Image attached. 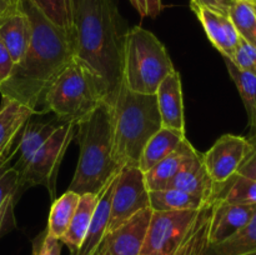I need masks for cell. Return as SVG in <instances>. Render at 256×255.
I'll return each instance as SVG.
<instances>
[{"label": "cell", "mask_w": 256, "mask_h": 255, "mask_svg": "<svg viewBox=\"0 0 256 255\" xmlns=\"http://www.w3.org/2000/svg\"><path fill=\"white\" fill-rule=\"evenodd\" d=\"M79 162L69 190L82 195L99 194L119 172L112 159V106L102 102L88 119L76 125Z\"/></svg>", "instance_id": "obj_4"}, {"label": "cell", "mask_w": 256, "mask_h": 255, "mask_svg": "<svg viewBox=\"0 0 256 255\" xmlns=\"http://www.w3.org/2000/svg\"><path fill=\"white\" fill-rule=\"evenodd\" d=\"M175 70L166 48L149 30H126L122 46V82L129 90L155 95L160 82Z\"/></svg>", "instance_id": "obj_6"}, {"label": "cell", "mask_w": 256, "mask_h": 255, "mask_svg": "<svg viewBox=\"0 0 256 255\" xmlns=\"http://www.w3.org/2000/svg\"><path fill=\"white\" fill-rule=\"evenodd\" d=\"M152 208L142 210L110 230L102 238L95 255H140L152 219Z\"/></svg>", "instance_id": "obj_11"}, {"label": "cell", "mask_w": 256, "mask_h": 255, "mask_svg": "<svg viewBox=\"0 0 256 255\" xmlns=\"http://www.w3.org/2000/svg\"><path fill=\"white\" fill-rule=\"evenodd\" d=\"M130 2L142 18H156L162 10V0H130Z\"/></svg>", "instance_id": "obj_32"}, {"label": "cell", "mask_w": 256, "mask_h": 255, "mask_svg": "<svg viewBox=\"0 0 256 255\" xmlns=\"http://www.w3.org/2000/svg\"><path fill=\"white\" fill-rule=\"evenodd\" d=\"M232 62L240 70L256 76V48L250 45L249 42H244L242 39L239 40Z\"/></svg>", "instance_id": "obj_30"}, {"label": "cell", "mask_w": 256, "mask_h": 255, "mask_svg": "<svg viewBox=\"0 0 256 255\" xmlns=\"http://www.w3.org/2000/svg\"><path fill=\"white\" fill-rule=\"evenodd\" d=\"M10 162L12 160H6L0 165V238L16 226L14 209L22 192L19 172Z\"/></svg>", "instance_id": "obj_19"}, {"label": "cell", "mask_w": 256, "mask_h": 255, "mask_svg": "<svg viewBox=\"0 0 256 255\" xmlns=\"http://www.w3.org/2000/svg\"><path fill=\"white\" fill-rule=\"evenodd\" d=\"M224 60L230 78L236 85L238 92L245 105L250 130H252V138H254V142H256V76L240 70L228 58H224Z\"/></svg>", "instance_id": "obj_26"}, {"label": "cell", "mask_w": 256, "mask_h": 255, "mask_svg": "<svg viewBox=\"0 0 256 255\" xmlns=\"http://www.w3.org/2000/svg\"><path fill=\"white\" fill-rule=\"evenodd\" d=\"M102 102L104 96L95 78L72 59L48 89L42 112H52L62 122L78 125Z\"/></svg>", "instance_id": "obj_7"}, {"label": "cell", "mask_w": 256, "mask_h": 255, "mask_svg": "<svg viewBox=\"0 0 256 255\" xmlns=\"http://www.w3.org/2000/svg\"><path fill=\"white\" fill-rule=\"evenodd\" d=\"M256 205H234L214 198L210 220L209 245L218 244L234 235L252 220Z\"/></svg>", "instance_id": "obj_13"}, {"label": "cell", "mask_w": 256, "mask_h": 255, "mask_svg": "<svg viewBox=\"0 0 256 255\" xmlns=\"http://www.w3.org/2000/svg\"><path fill=\"white\" fill-rule=\"evenodd\" d=\"M216 199L234 205H256V180L234 175L229 182L216 185Z\"/></svg>", "instance_id": "obj_27"}, {"label": "cell", "mask_w": 256, "mask_h": 255, "mask_svg": "<svg viewBox=\"0 0 256 255\" xmlns=\"http://www.w3.org/2000/svg\"><path fill=\"white\" fill-rule=\"evenodd\" d=\"M196 152L198 150L185 138L174 152H170L166 158L158 162L149 172H145V182H146L149 192L169 188L175 175Z\"/></svg>", "instance_id": "obj_18"}, {"label": "cell", "mask_w": 256, "mask_h": 255, "mask_svg": "<svg viewBox=\"0 0 256 255\" xmlns=\"http://www.w3.org/2000/svg\"><path fill=\"white\" fill-rule=\"evenodd\" d=\"M22 8V0H0V22Z\"/></svg>", "instance_id": "obj_36"}, {"label": "cell", "mask_w": 256, "mask_h": 255, "mask_svg": "<svg viewBox=\"0 0 256 255\" xmlns=\"http://www.w3.org/2000/svg\"><path fill=\"white\" fill-rule=\"evenodd\" d=\"M252 252H256V212L242 229L218 244H210L204 255H246Z\"/></svg>", "instance_id": "obj_23"}, {"label": "cell", "mask_w": 256, "mask_h": 255, "mask_svg": "<svg viewBox=\"0 0 256 255\" xmlns=\"http://www.w3.org/2000/svg\"><path fill=\"white\" fill-rule=\"evenodd\" d=\"M55 26L69 36L72 35L70 0H30Z\"/></svg>", "instance_id": "obj_29"}, {"label": "cell", "mask_w": 256, "mask_h": 255, "mask_svg": "<svg viewBox=\"0 0 256 255\" xmlns=\"http://www.w3.org/2000/svg\"><path fill=\"white\" fill-rule=\"evenodd\" d=\"M236 174L245 178H249V179L256 180V142H254V148H252V152L244 160V162L239 168Z\"/></svg>", "instance_id": "obj_35"}, {"label": "cell", "mask_w": 256, "mask_h": 255, "mask_svg": "<svg viewBox=\"0 0 256 255\" xmlns=\"http://www.w3.org/2000/svg\"><path fill=\"white\" fill-rule=\"evenodd\" d=\"M36 112L30 108L2 98L0 105V164L12 158L19 152V136L30 118Z\"/></svg>", "instance_id": "obj_12"}, {"label": "cell", "mask_w": 256, "mask_h": 255, "mask_svg": "<svg viewBox=\"0 0 256 255\" xmlns=\"http://www.w3.org/2000/svg\"><path fill=\"white\" fill-rule=\"evenodd\" d=\"M169 188L182 190L204 202H210L216 194V184L212 182L199 152L175 175Z\"/></svg>", "instance_id": "obj_16"}, {"label": "cell", "mask_w": 256, "mask_h": 255, "mask_svg": "<svg viewBox=\"0 0 256 255\" xmlns=\"http://www.w3.org/2000/svg\"><path fill=\"white\" fill-rule=\"evenodd\" d=\"M79 200V194L72 192V190H68L62 196L56 198L52 202L49 220H48V234L52 235L55 239H62L74 216Z\"/></svg>", "instance_id": "obj_25"}, {"label": "cell", "mask_w": 256, "mask_h": 255, "mask_svg": "<svg viewBox=\"0 0 256 255\" xmlns=\"http://www.w3.org/2000/svg\"><path fill=\"white\" fill-rule=\"evenodd\" d=\"M146 208H150V199L144 172L138 166H122L112 189L108 232Z\"/></svg>", "instance_id": "obj_9"}, {"label": "cell", "mask_w": 256, "mask_h": 255, "mask_svg": "<svg viewBox=\"0 0 256 255\" xmlns=\"http://www.w3.org/2000/svg\"><path fill=\"white\" fill-rule=\"evenodd\" d=\"M185 138L186 136L182 132L162 126L159 132H156L150 138L142 149L138 168L144 174L148 172L158 162L166 158L170 152H174Z\"/></svg>", "instance_id": "obj_22"}, {"label": "cell", "mask_w": 256, "mask_h": 255, "mask_svg": "<svg viewBox=\"0 0 256 255\" xmlns=\"http://www.w3.org/2000/svg\"><path fill=\"white\" fill-rule=\"evenodd\" d=\"M254 142L240 135L225 134L202 154V162L212 182L222 185L229 182L252 152Z\"/></svg>", "instance_id": "obj_10"}, {"label": "cell", "mask_w": 256, "mask_h": 255, "mask_svg": "<svg viewBox=\"0 0 256 255\" xmlns=\"http://www.w3.org/2000/svg\"><path fill=\"white\" fill-rule=\"evenodd\" d=\"M75 134L76 125L62 122L26 162L15 168L19 172V182L22 192L35 185H42L52 202L56 199V179L60 164Z\"/></svg>", "instance_id": "obj_8"}, {"label": "cell", "mask_w": 256, "mask_h": 255, "mask_svg": "<svg viewBox=\"0 0 256 255\" xmlns=\"http://www.w3.org/2000/svg\"><path fill=\"white\" fill-rule=\"evenodd\" d=\"M116 174L106 182L102 192H99V200H98L96 208L92 214V222H90L89 229L84 238V242L80 245L79 250L75 255H95L98 252L102 238L108 232V224L110 219V209H112V195L114 189Z\"/></svg>", "instance_id": "obj_17"}, {"label": "cell", "mask_w": 256, "mask_h": 255, "mask_svg": "<svg viewBox=\"0 0 256 255\" xmlns=\"http://www.w3.org/2000/svg\"><path fill=\"white\" fill-rule=\"evenodd\" d=\"M190 6L204 28L212 44L222 52V56L232 60L240 36L230 18L196 2H190Z\"/></svg>", "instance_id": "obj_14"}, {"label": "cell", "mask_w": 256, "mask_h": 255, "mask_svg": "<svg viewBox=\"0 0 256 255\" xmlns=\"http://www.w3.org/2000/svg\"><path fill=\"white\" fill-rule=\"evenodd\" d=\"M12 68H14V62L2 40L0 39V86L9 79Z\"/></svg>", "instance_id": "obj_33"}, {"label": "cell", "mask_w": 256, "mask_h": 255, "mask_svg": "<svg viewBox=\"0 0 256 255\" xmlns=\"http://www.w3.org/2000/svg\"><path fill=\"white\" fill-rule=\"evenodd\" d=\"M32 26L24 56L14 64L9 79L0 86L2 98L39 112L50 85L74 59L69 36L55 26L30 0H22Z\"/></svg>", "instance_id": "obj_2"}, {"label": "cell", "mask_w": 256, "mask_h": 255, "mask_svg": "<svg viewBox=\"0 0 256 255\" xmlns=\"http://www.w3.org/2000/svg\"><path fill=\"white\" fill-rule=\"evenodd\" d=\"M190 2H196V4L202 5V6L208 8L210 10H214L219 14L229 16L230 9L234 6L238 0H190Z\"/></svg>", "instance_id": "obj_34"}, {"label": "cell", "mask_w": 256, "mask_h": 255, "mask_svg": "<svg viewBox=\"0 0 256 255\" xmlns=\"http://www.w3.org/2000/svg\"><path fill=\"white\" fill-rule=\"evenodd\" d=\"M62 244L59 239H55L48 234L46 229L40 232L32 242V255H60L62 254Z\"/></svg>", "instance_id": "obj_31"}, {"label": "cell", "mask_w": 256, "mask_h": 255, "mask_svg": "<svg viewBox=\"0 0 256 255\" xmlns=\"http://www.w3.org/2000/svg\"><path fill=\"white\" fill-rule=\"evenodd\" d=\"M98 200H99V194H94V192H86V194L80 195V200L78 202L74 216L70 222L66 232L60 239L62 244L68 245V248L70 249V255H75V252L79 250L80 245L84 242L92 214L96 208Z\"/></svg>", "instance_id": "obj_21"}, {"label": "cell", "mask_w": 256, "mask_h": 255, "mask_svg": "<svg viewBox=\"0 0 256 255\" xmlns=\"http://www.w3.org/2000/svg\"><path fill=\"white\" fill-rule=\"evenodd\" d=\"M74 59L99 84L112 106L122 84V46L126 30L115 0H70Z\"/></svg>", "instance_id": "obj_1"}, {"label": "cell", "mask_w": 256, "mask_h": 255, "mask_svg": "<svg viewBox=\"0 0 256 255\" xmlns=\"http://www.w3.org/2000/svg\"><path fill=\"white\" fill-rule=\"evenodd\" d=\"M150 208L152 212H175V210H199L208 202L199 199L192 194L166 188L162 190L149 192Z\"/></svg>", "instance_id": "obj_24"}, {"label": "cell", "mask_w": 256, "mask_h": 255, "mask_svg": "<svg viewBox=\"0 0 256 255\" xmlns=\"http://www.w3.org/2000/svg\"><path fill=\"white\" fill-rule=\"evenodd\" d=\"M229 18L240 39L256 48V12L250 0H238L230 9Z\"/></svg>", "instance_id": "obj_28"}, {"label": "cell", "mask_w": 256, "mask_h": 255, "mask_svg": "<svg viewBox=\"0 0 256 255\" xmlns=\"http://www.w3.org/2000/svg\"><path fill=\"white\" fill-rule=\"evenodd\" d=\"M112 159L119 169L138 166L144 146L162 125L156 96L134 92L122 82L114 104Z\"/></svg>", "instance_id": "obj_3"}, {"label": "cell", "mask_w": 256, "mask_h": 255, "mask_svg": "<svg viewBox=\"0 0 256 255\" xmlns=\"http://www.w3.org/2000/svg\"><path fill=\"white\" fill-rule=\"evenodd\" d=\"M32 26L24 8L0 22V39L6 46L14 64L24 56L30 42Z\"/></svg>", "instance_id": "obj_20"}, {"label": "cell", "mask_w": 256, "mask_h": 255, "mask_svg": "<svg viewBox=\"0 0 256 255\" xmlns=\"http://www.w3.org/2000/svg\"><path fill=\"white\" fill-rule=\"evenodd\" d=\"M212 202L199 210L152 212L140 255H204Z\"/></svg>", "instance_id": "obj_5"}, {"label": "cell", "mask_w": 256, "mask_h": 255, "mask_svg": "<svg viewBox=\"0 0 256 255\" xmlns=\"http://www.w3.org/2000/svg\"><path fill=\"white\" fill-rule=\"evenodd\" d=\"M250 2H252V8H254V10H255V12H256V0H250Z\"/></svg>", "instance_id": "obj_37"}, {"label": "cell", "mask_w": 256, "mask_h": 255, "mask_svg": "<svg viewBox=\"0 0 256 255\" xmlns=\"http://www.w3.org/2000/svg\"><path fill=\"white\" fill-rule=\"evenodd\" d=\"M158 108L162 118V128L176 130L185 134L184 102H182V79L178 70L170 72L158 86Z\"/></svg>", "instance_id": "obj_15"}]
</instances>
